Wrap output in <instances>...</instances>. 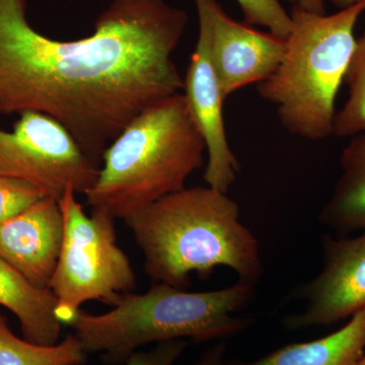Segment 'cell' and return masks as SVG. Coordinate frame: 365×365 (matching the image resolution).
Listing matches in <instances>:
<instances>
[{
    "instance_id": "6da1fadb",
    "label": "cell",
    "mask_w": 365,
    "mask_h": 365,
    "mask_svg": "<svg viewBox=\"0 0 365 365\" xmlns=\"http://www.w3.org/2000/svg\"><path fill=\"white\" fill-rule=\"evenodd\" d=\"M188 14L167 0H110L88 37H46L26 0H0V114L56 120L101 167L106 148L134 118L182 93L173 55Z\"/></svg>"
},
{
    "instance_id": "7a4b0ae2",
    "label": "cell",
    "mask_w": 365,
    "mask_h": 365,
    "mask_svg": "<svg viewBox=\"0 0 365 365\" xmlns=\"http://www.w3.org/2000/svg\"><path fill=\"white\" fill-rule=\"evenodd\" d=\"M123 220L155 283L184 289L192 273L205 278L217 267L232 269L254 287L263 275L258 240L241 222L239 205L227 193L186 187Z\"/></svg>"
},
{
    "instance_id": "3957f363",
    "label": "cell",
    "mask_w": 365,
    "mask_h": 365,
    "mask_svg": "<svg viewBox=\"0 0 365 365\" xmlns=\"http://www.w3.org/2000/svg\"><path fill=\"white\" fill-rule=\"evenodd\" d=\"M205 153L184 95L176 93L141 112L106 148L86 203L125 220L186 188Z\"/></svg>"
},
{
    "instance_id": "277c9868",
    "label": "cell",
    "mask_w": 365,
    "mask_h": 365,
    "mask_svg": "<svg viewBox=\"0 0 365 365\" xmlns=\"http://www.w3.org/2000/svg\"><path fill=\"white\" fill-rule=\"evenodd\" d=\"M254 295V285L240 280L232 287L200 292L155 283L144 294H124L104 314L79 309L68 326L86 353H101L108 364H125L150 343L182 338L207 342L242 332L250 319L235 313L248 306Z\"/></svg>"
},
{
    "instance_id": "5b68a950",
    "label": "cell",
    "mask_w": 365,
    "mask_h": 365,
    "mask_svg": "<svg viewBox=\"0 0 365 365\" xmlns=\"http://www.w3.org/2000/svg\"><path fill=\"white\" fill-rule=\"evenodd\" d=\"M364 11L365 0L333 14L292 6L283 58L272 76L257 85L290 134L311 141L333 136L336 98L356 43L355 26Z\"/></svg>"
},
{
    "instance_id": "8992f818",
    "label": "cell",
    "mask_w": 365,
    "mask_h": 365,
    "mask_svg": "<svg viewBox=\"0 0 365 365\" xmlns=\"http://www.w3.org/2000/svg\"><path fill=\"white\" fill-rule=\"evenodd\" d=\"M76 194L67 189L59 198L63 240L49 283L56 299L55 314L67 326L85 302L97 300L113 307L136 287L130 260L118 246L116 218L97 208L86 215Z\"/></svg>"
},
{
    "instance_id": "52a82bcc",
    "label": "cell",
    "mask_w": 365,
    "mask_h": 365,
    "mask_svg": "<svg viewBox=\"0 0 365 365\" xmlns=\"http://www.w3.org/2000/svg\"><path fill=\"white\" fill-rule=\"evenodd\" d=\"M100 168L63 125L43 113H21L13 132L0 129V177L31 182L48 196L59 199L67 189L85 195Z\"/></svg>"
},
{
    "instance_id": "ba28073f",
    "label": "cell",
    "mask_w": 365,
    "mask_h": 365,
    "mask_svg": "<svg viewBox=\"0 0 365 365\" xmlns=\"http://www.w3.org/2000/svg\"><path fill=\"white\" fill-rule=\"evenodd\" d=\"M322 247L321 271L294 292L304 306L284 319L289 330L330 326L365 309V230L353 237L324 235Z\"/></svg>"
},
{
    "instance_id": "9c48e42d",
    "label": "cell",
    "mask_w": 365,
    "mask_h": 365,
    "mask_svg": "<svg viewBox=\"0 0 365 365\" xmlns=\"http://www.w3.org/2000/svg\"><path fill=\"white\" fill-rule=\"evenodd\" d=\"M208 29L213 68L223 98L272 76L285 51V39L230 18L217 0H194Z\"/></svg>"
},
{
    "instance_id": "30bf717a",
    "label": "cell",
    "mask_w": 365,
    "mask_h": 365,
    "mask_svg": "<svg viewBox=\"0 0 365 365\" xmlns=\"http://www.w3.org/2000/svg\"><path fill=\"white\" fill-rule=\"evenodd\" d=\"M199 20V35L192 53L186 76L182 78V95L190 115L202 136L207 162L204 181L208 187L227 193L240 172V163L230 148L223 119V98L209 48L208 29Z\"/></svg>"
},
{
    "instance_id": "8fae6325",
    "label": "cell",
    "mask_w": 365,
    "mask_h": 365,
    "mask_svg": "<svg viewBox=\"0 0 365 365\" xmlns=\"http://www.w3.org/2000/svg\"><path fill=\"white\" fill-rule=\"evenodd\" d=\"M63 240L59 199L47 196L0 225V258L34 287L49 288Z\"/></svg>"
},
{
    "instance_id": "7c38bea8",
    "label": "cell",
    "mask_w": 365,
    "mask_h": 365,
    "mask_svg": "<svg viewBox=\"0 0 365 365\" xmlns=\"http://www.w3.org/2000/svg\"><path fill=\"white\" fill-rule=\"evenodd\" d=\"M0 306L19 319L24 339L44 346L58 343L62 324L55 314L56 299L51 290L34 287L1 258Z\"/></svg>"
},
{
    "instance_id": "4fadbf2b",
    "label": "cell",
    "mask_w": 365,
    "mask_h": 365,
    "mask_svg": "<svg viewBox=\"0 0 365 365\" xmlns=\"http://www.w3.org/2000/svg\"><path fill=\"white\" fill-rule=\"evenodd\" d=\"M365 353V309L321 339L295 343L252 362L227 365H357Z\"/></svg>"
},
{
    "instance_id": "5bb4252c",
    "label": "cell",
    "mask_w": 365,
    "mask_h": 365,
    "mask_svg": "<svg viewBox=\"0 0 365 365\" xmlns=\"http://www.w3.org/2000/svg\"><path fill=\"white\" fill-rule=\"evenodd\" d=\"M341 174L319 213L322 225L338 232L365 230V132L350 137L340 158Z\"/></svg>"
},
{
    "instance_id": "9a60e30c",
    "label": "cell",
    "mask_w": 365,
    "mask_h": 365,
    "mask_svg": "<svg viewBox=\"0 0 365 365\" xmlns=\"http://www.w3.org/2000/svg\"><path fill=\"white\" fill-rule=\"evenodd\" d=\"M86 354L73 334L51 346L21 339L11 332L7 319L0 314V365H83Z\"/></svg>"
},
{
    "instance_id": "2e32d148",
    "label": "cell",
    "mask_w": 365,
    "mask_h": 365,
    "mask_svg": "<svg viewBox=\"0 0 365 365\" xmlns=\"http://www.w3.org/2000/svg\"><path fill=\"white\" fill-rule=\"evenodd\" d=\"M344 83L348 98L336 113L333 136L350 138L365 132V32L356 39Z\"/></svg>"
},
{
    "instance_id": "e0dca14e",
    "label": "cell",
    "mask_w": 365,
    "mask_h": 365,
    "mask_svg": "<svg viewBox=\"0 0 365 365\" xmlns=\"http://www.w3.org/2000/svg\"><path fill=\"white\" fill-rule=\"evenodd\" d=\"M241 9L245 23L261 26L268 32L285 38L292 26L290 14L285 11L280 0H237Z\"/></svg>"
},
{
    "instance_id": "ac0fdd59",
    "label": "cell",
    "mask_w": 365,
    "mask_h": 365,
    "mask_svg": "<svg viewBox=\"0 0 365 365\" xmlns=\"http://www.w3.org/2000/svg\"><path fill=\"white\" fill-rule=\"evenodd\" d=\"M47 196L42 189L31 182L0 177V225L21 215Z\"/></svg>"
},
{
    "instance_id": "d6986e66",
    "label": "cell",
    "mask_w": 365,
    "mask_h": 365,
    "mask_svg": "<svg viewBox=\"0 0 365 365\" xmlns=\"http://www.w3.org/2000/svg\"><path fill=\"white\" fill-rule=\"evenodd\" d=\"M182 339L158 343L150 351H136L125 362L126 365H174L186 348ZM81 365V364H76Z\"/></svg>"
},
{
    "instance_id": "ffe728a7",
    "label": "cell",
    "mask_w": 365,
    "mask_h": 365,
    "mask_svg": "<svg viewBox=\"0 0 365 365\" xmlns=\"http://www.w3.org/2000/svg\"><path fill=\"white\" fill-rule=\"evenodd\" d=\"M225 351V343H218L204 353L194 365H227V361L223 359Z\"/></svg>"
},
{
    "instance_id": "44dd1931",
    "label": "cell",
    "mask_w": 365,
    "mask_h": 365,
    "mask_svg": "<svg viewBox=\"0 0 365 365\" xmlns=\"http://www.w3.org/2000/svg\"><path fill=\"white\" fill-rule=\"evenodd\" d=\"M292 6L299 7L311 13L326 14V6L324 0H287Z\"/></svg>"
},
{
    "instance_id": "7402d4cb",
    "label": "cell",
    "mask_w": 365,
    "mask_h": 365,
    "mask_svg": "<svg viewBox=\"0 0 365 365\" xmlns=\"http://www.w3.org/2000/svg\"><path fill=\"white\" fill-rule=\"evenodd\" d=\"M330 1L338 9H342L345 7L351 6L353 4L361 1V0H330Z\"/></svg>"
},
{
    "instance_id": "603a6c76",
    "label": "cell",
    "mask_w": 365,
    "mask_h": 365,
    "mask_svg": "<svg viewBox=\"0 0 365 365\" xmlns=\"http://www.w3.org/2000/svg\"><path fill=\"white\" fill-rule=\"evenodd\" d=\"M357 365H365V353L364 355V357H362L361 359H360V361L359 362V364Z\"/></svg>"
}]
</instances>
